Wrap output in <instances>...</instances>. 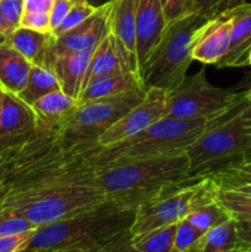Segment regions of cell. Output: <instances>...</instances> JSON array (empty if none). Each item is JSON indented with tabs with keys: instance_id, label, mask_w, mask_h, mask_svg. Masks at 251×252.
<instances>
[{
	"instance_id": "cell-1",
	"label": "cell",
	"mask_w": 251,
	"mask_h": 252,
	"mask_svg": "<svg viewBox=\"0 0 251 252\" xmlns=\"http://www.w3.org/2000/svg\"><path fill=\"white\" fill-rule=\"evenodd\" d=\"M100 145L64 148L53 130L37 128L15 150L11 171L0 185V218L44 225L107 201L93 154Z\"/></svg>"
},
{
	"instance_id": "cell-31",
	"label": "cell",
	"mask_w": 251,
	"mask_h": 252,
	"mask_svg": "<svg viewBox=\"0 0 251 252\" xmlns=\"http://www.w3.org/2000/svg\"><path fill=\"white\" fill-rule=\"evenodd\" d=\"M97 10V7L91 5L88 0H79L76 4L73 5L66 16L64 17L63 21L61 22L58 27L52 32L54 37H59L61 34L65 33L69 30L74 29L75 26L80 25L81 22L85 21L86 19L91 16L94 12Z\"/></svg>"
},
{
	"instance_id": "cell-11",
	"label": "cell",
	"mask_w": 251,
	"mask_h": 252,
	"mask_svg": "<svg viewBox=\"0 0 251 252\" xmlns=\"http://www.w3.org/2000/svg\"><path fill=\"white\" fill-rule=\"evenodd\" d=\"M37 128V118L31 106L17 95L5 93L0 106V155L21 148Z\"/></svg>"
},
{
	"instance_id": "cell-2",
	"label": "cell",
	"mask_w": 251,
	"mask_h": 252,
	"mask_svg": "<svg viewBox=\"0 0 251 252\" xmlns=\"http://www.w3.org/2000/svg\"><path fill=\"white\" fill-rule=\"evenodd\" d=\"M134 207L107 199L69 218L37 226L26 252L133 251Z\"/></svg>"
},
{
	"instance_id": "cell-47",
	"label": "cell",
	"mask_w": 251,
	"mask_h": 252,
	"mask_svg": "<svg viewBox=\"0 0 251 252\" xmlns=\"http://www.w3.org/2000/svg\"><path fill=\"white\" fill-rule=\"evenodd\" d=\"M248 63H249V65H251V51H250V54H249V59H248Z\"/></svg>"
},
{
	"instance_id": "cell-7",
	"label": "cell",
	"mask_w": 251,
	"mask_h": 252,
	"mask_svg": "<svg viewBox=\"0 0 251 252\" xmlns=\"http://www.w3.org/2000/svg\"><path fill=\"white\" fill-rule=\"evenodd\" d=\"M217 189L218 185L211 176L192 177L140 202L135 207L130 226L132 238L155 228L179 223L201 204L216 198Z\"/></svg>"
},
{
	"instance_id": "cell-27",
	"label": "cell",
	"mask_w": 251,
	"mask_h": 252,
	"mask_svg": "<svg viewBox=\"0 0 251 252\" xmlns=\"http://www.w3.org/2000/svg\"><path fill=\"white\" fill-rule=\"evenodd\" d=\"M230 218V214L216 198L201 204L186 217L189 223L204 231L224 223Z\"/></svg>"
},
{
	"instance_id": "cell-24",
	"label": "cell",
	"mask_w": 251,
	"mask_h": 252,
	"mask_svg": "<svg viewBox=\"0 0 251 252\" xmlns=\"http://www.w3.org/2000/svg\"><path fill=\"white\" fill-rule=\"evenodd\" d=\"M177 223L155 228L132 238V249L137 252H172Z\"/></svg>"
},
{
	"instance_id": "cell-45",
	"label": "cell",
	"mask_w": 251,
	"mask_h": 252,
	"mask_svg": "<svg viewBox=\"0 0 251 252\" xmlns=\"http://www.w3.org/2000/svg\"><path fill=\"white\" fill-rule=\"evenodd\" d=\"M246 97H248L249 102H250V105H251V86L248 89V90H246Z\"/></svg>"
},
{
	"instance_id": "cell-10",
	"label": "cell",
	"mask_w": 251,
	"mask_h": 252,
	"mask_svg": "<svg viewBox=\"0 0 251 252\" xmlns=\"http://www.w3.org/2000/svg\"><path fill=\"white\" fill-rule=\"evenodd\" d=\"M166 112L167 93L157 88L147 89L143 100L98 137V145L106 148L129 139L164 118Z\"/></svg>"
},
{
	"instance_id": "cell-17",
	"label": "cell",
	"mask_w": 251,
	"mask_h": 252,
	"mask_svg": "<svg viewBox=\"0 0 251 252\" xmlns=\"http://www.w3.org/2000/svg\"><path fill=\"white\" fill-rule=\"evenodd\" d=\"M53 42L54 36L52 32L43 33L21 26L5 38V43L21 53L27 61L31 62L32 65L38 66H52Z\"/></svg>"
},
{
	"instance_id": "cell-5",
	"label": "cell",
	"mask_w": 251,
	"mask_h": 252,
	"mask_svg": "<svg viewBox=\"0 0 251 252\" xmlns=\"http://www.w3.org/2000/svg\"><path fill=\"white\" fill-rule=\"evenodd\" d=\"M214 120L216 117L184 120L165 116L129 139L111 147H98L93 154V160L95 165H100L120 159H138L186 153L187 148Z\"/></svg>"
},
{
	"instance_id": "cell-34",
	"label": "cell",
	"mask_w": 251,
	"mask_h": 252,
	"mask_svg": "<svg viewBox=\"0 0 251 252\" xmlns=\"http://www.w3.org/2000/svg\"><path fill=\"white\" fill-rule=\"evenodd\" d=\"M20 26L37 32H43V33L52 32L49 14H43V12L24 11Z\"/></svg>"
},
{
	"instance_id": "cell-12",
	"label": "cell",
	"mask_w": 251,
	"mask_h": 252,
	"mask_svg": "<svg viewBox=\"0 0 251 252\" xmlns=\"http://www.w3.org/2000/svg\"><path fill=\"white\" fill-rule=\"evenodd\" d=\"M234 24V7L208 19L192 38V58L206 65H217L229 48Z\"/></svg>"
},
{
	"instance_id": "cell-32",
	"label": "cell",
	"mask_w": 251,
	"mask_h": 252,
	"mask_svg": "<svg viewBox=\"0 0 251 252\" xmlns=\"http://www.w3.org/2000/svg\"><path fill=\"white\" fill-rule=\"evenodd\" d=\"M0 7L4 21L10 33L20 27L22 14H24V0H0Z\"/></svg>"
},
{
	"instance_id": "cell-46",
	"label": "cell",
	"mask_w": 251,
	"mask_h": 252,
	"mask_svg": "<svg viewBox=\"0 0 251 252\" xmlns=\"http://www.w3.org/2000/svg\"><path fill=\"white\" fill-rule=\"evenodd\" d=\"M4 95H5V91L2 90L1 88H0V106H1V102H2V98H4Z\"/></svg>"
},
{
	"instance_id": "cell-23",
	"label": "cell",
	"mask_w": 251,
	"mask_h": 252,
	"mask_svg": "<svg viewBox=\"0 0 251 252\" xmlns=\"http://www.w3.org/2000/svg\"><path fill=\"white\" fill-rule=\"evenodd\" d=\"M57 90H61V85L53 68L32 65L26 86L17 96L31 106L42 96Z\"/></svg>"
},
{
	"instance_id": "cell-38",
	"label": "cell",
	"mask_w": 251,
	"mask_h": 252,
	"mask_svg": "<svg viewBox=\"0 0 251 252\" xmlns=\"http://www.w3.org/2000/svg\"><path fill=\"white\" fill-rule=\"evenodd\" d=\"M238 245L236 252H251V220H235Z\"/></svg>"
},
{
	"instance_id": "cell-42",
	"label": "cell",
	"mask_w": 251,
	"mask_h": 252,
	"mask_svg": "<svg viewBox=\"0 0 251 252\" xmlns=\"http://www.w3.org/2000/svg\"><path fill=\"white\" fill-rule=\"evenodd\" d=\"M9 34H10V31L9 29H7L6 24H5L4 17H2V14H1V7H0V43L5 42V38H6Z\"/></svg>"
},
{
	"instance_id": "cell-21",
	"label": "cell",
	"mask_w": 251,
	"mask_h": 252,
	"mask_svg": "<svg viewBox=\"0 0 251 252\" xmlns=\"http://www.w3.org/2000/svg\"><path fill=\"white\" fill-rule=\"evenodd\" d=\"M142 89L145 88L143 86L142 80L137 73H134V71H121V73L103 76V78L91 81L81 91L76 103L81 105V103L90 102V101L112 97V96L129 93V91L142 90Z\"/></svg>"
},
{
	"instance_id": "cell-28",
	"label": "cell",
	"mask_w": 251,
	"mask_h": 252,
	"mask_svg": "<svg viewBox=\"0 0 251 252\" xmlns=\"http://www.w3.org/2000/svg\"><path fill=\"white\" fill-rule=\"evenodd\" d=\"M206 231L189 223L186 218L177 223L172 252H201Z\"/></svg>"
},
{
	"instance_id": "cell-26",
	"label": "cell",
	"mask_w": 251,
	"mask_h": 252,
	"mask_svg": "<svg viewBox=\"0 0 251 252\" xmlns=\"http://www.w3.org/2000/svg\"><path fill=\"white\" fill-rule=\"evenodd\" d=\"M216 199L235 220H251V196L228 187H219Z\"/></svg>"
},
{
	"instance_id": "cell-44",
	"label": "cell",
	"mask_w": 251,
	"mask_h": 252,
	"mask_svg": "<svg viewBox=\"0 0 251 252\" xmlns=\"http://www.w3.org/2000/svg\"><path fill=\"white\" fill-rule=\"evenodd\" d=\"M89 2H90L91 5H94V6L98 7V6H102V5L107 4V2H110L111 0H88Z\"/></svg>"
},
{
	"instance_id": "cell-14",
	"label": "cell",
	"mask_w": 251,
	"mask_h": 252,
	"mask_svg": "<svg viewBox=\"0 0 251 252\" xmlns=\"http://www.w3.org/2000/svg\"><path fill=\"white\" fill-rule=\"evenodd\" d=\"M135 4L137 68L139 75L143 65L159 43L167 22L160 0H135Z\"/></svg>"
},
{
	"instance_id": "cell-6",
	"label": "cell",
	"mask_w": 251,
	"mask_h": 252,
	"mask_svg": "<svg viewBox=\"0 0 251 252\" xmlns=\"http://www.w3.org/2000/svg\"><path fill=\"white\" fill-rule=\"evenodd\" d=\"M206 21L196 14H187L166 25L159 43L140 70L145 89L157 88L169 94L184 83L193 61L192 38Z\"/></svg>"
},
{
	"instance_id": "cell-35",
	"label": "cell",
	"mask_w": 251,
	"mask_h": 252,
	"mask_svg": "<svg viewBox=\"0 0 251 252\" xmlns=\"http://www.w3.org/2000/svg\"><path fill=\"white\" fill-rule=\"evenodd\" d=\"M37 225L22 218H0V236L33 230Z\"/></svg>"
},
{
	"instance_id": "cell-33",
	"label": "cell",
	"mask_w": 251,
	"mask_h": 252,
	"mask_svg": "<svg viewBox=\"0 0 251 252\" xmlns=\"http://www.w3.org/2000/svg\"><path fill=\"white\" fill-rule=\"evenodd\" d=\"M33 230L0 236V252H26Z\"/></svg>"
},
{
	"instance_id": "cell-15",
	"label": "cell",
	"mask_w": 251,
	"mask_h": 252,
	"mask_svg": "<svg viewBox=\"0 0 251 252\" xmlns=\"http://www.w3.org/2000/svg\"><path fill=\"white\" fill-rule=\"evenodd\" d=\"M135 0H112L110 32L117 41L128 66L138 74Z\"/></svg>"
},
{
	"instance_id": "cell-39",
	"label": "cell",
	"mask_w": 251,
	"mask_h": 252,
	"mask_svg": "<svg viewBox=\"0 0 251 252\" xmlns=\"http://www.w3.org/2000/svg\"><path fill=\"white\" fill-rule=\"evenodd\" d=\"M54 0H24V11L51 14Z\"/></svg>"
},
{
	"instance_id": "cell-9",
	"label": "cell",
	"mask_w": 251,
	"mask_h": 252,
	"mask_svg": "<svg viewBox=\"0 0 251 252\" xmlns=\"http://www.w3.org/2000/svg\"><path fill=\"white\" fill-rule=\"evenodd\" d=\"M245 91L223 89L209 84L203 68L167 94L166 116L174 118H214L235 105Z\"/></svg>"
},
{
	"instance_id": "cell-29",
	"label": "cell",
	"mask_w": 251,
	"mask_h": 252,
	"mask_svg": "<svg viewBox=\"0 0 251 252\" xmlns=\"http://www.w3.org/2000/svg\"><path fill=\"white\" fill-rule=\"evenodd\" d=\"M211 177L219 187H238L251 185V160H245L230 167H226L212 175Z\"/></svg>"
},
{
	"instance_id": "cell-25",
	"label": "cell",
	"mask_w": 251,
	"mask_h": 252,
	"mask_svg": "<svg viewBox=\"0 0 251 252\" xmlns=\"http://www.w3.org/2000/svg\"><path fill=\"white\" fill-rule=\"evenodd\" d=\"M235 219L230 218L206 231L201 252H236Z\"/></svg>"
},
{
	"instance_id": "cell-19",
	"label": "cell",
	"mask_w": 251,
	"mask_h": 252,
	"mask_svg": "<svg viewBox=\"0 0 251 252\" xmlns=\"http://www.w3.org/2000/svg\"><path fill=\"white\" fill-rule=\"evenodd\" d=\"M94 51L81 49L74 51L65 56L57 57L52 68L58 78L61 90L78 101L83 88L84 78L90 63Z\"/></svg>"
},
{
	"instance_id": "cell-22",
	"label": "cell",
	"mask_w": 251,
	"mask_h": 252,
	"mask_svg": "<svg viewBox=\"0 0 251 252\" xmlns=\"http://www.w3.org/2000/svg\"><path fill=\"white\" fill-rule=\"evenodd\" d=\"M32 63L21 53L2 42L0 43V88L5 93L19 95L27 84Z\"/></svg>"
},
{
	"instance_id": "cell-30",
	"label": "cell",
	"mask_w": 251,
	"mask_h": 252,
	"mask_svg": "<svg viewBox=\"0 0 251 252\" xmlns=\"http://www.w3.org/2000/svg\"><path fill=\"white\" fill-rule=\"evenodd\" d=\"M241 2L245 0H186V10L187 14H196L208 20Z\"/></svg>"
},
{
	"instance_id": "cell-3",
	"label": "cell",
	"mask_w": 251,
	"mask_h": 252,
	"mask_svg": "<svg viewBox=\"0 0 251 252\" xmlns=\"http://www.w3.org/2000/svg\"><path fill=\"white\" fill-rule=\"evenodd\" d=\"M96 175L107 199L137 207L164 189L192 179L186 153L120 159L96 165Z\"/></svg>"
},
{
	"instance_id": "cell-4",
	"label": "cell",
	"mask_w": 251,
	"mask_h": 252,
	"mask_svg": "<svg viewBox=\"0 0 251 252\" xmlns=\"http://www.w3.org/2000/svg\"><path fill=\"white\" fill-rule=\"evenodd\" d=\"M250 105L246 91L229 110L216 117L212 125L187 148L189 174L212 176L251 158V135L243 126V112Z\"/></svg>"
},
{
	"instance_id": "cell-36",
	"label": "cell",
	"mask_w": 251,
	"mask_h": 252,
	"mask_svg": "<svg viewBox=\"0 0 251 252\" xmlns=\"http://www.w3.org/2000/svg\"><path fill=\"white\" fill-rule=\"evenodd\" d=\"M79 0H54L53 7H52L51 14H49L52 32L61 25V22L63 21V19L69 12V10Z\"/></svg>"
},
{
	"instance_id": "cell-37",
	"label": "cell",
	"mask_w": 251,
	"mask_h": 252,
	"mask_svg": "<svg viewBox=\"0 0 251 252\" xmlns=\"http://www.w3.org/2000/svg\"><path fill=\"white\" fill-rule=\"evenodd\" d=\"M160 2L167 24L187 15L186 0H160Z\"/></svg>"
},
{
	"instance_id": "cell-40",
	"label": "cell",
	"mask_w": 251,
	"mask_h": 252,
	"mask_svg": "<svg viewBox=\"0 0 251 252\" xmlns=\"http://www.w3.org/2000/svg\"><path fill=\"white\" fill-rule=\"evenodd\" d=\"M15 161V152L9 153V154L0 155V185L4 182L7 175L11 171Z\"/></svg>"
},
{
	"instance_id": "cell-43",
	"label": "cell",
	"mask_w": 251,
	"mask_h": 252,
	"mask_svg": "<svg viewBox=\"0 0 251 252\" xmlns=\"http://www.w3.org/2000/svg\"><path fill=\"white\" fill-rule=\"evenodd\" d=\"M228 189H238V191L244 192V193L250 194V196H251V185H245V186H238V187H228Z\"/></svg>"
},
{
	"instance_id": "cell-20",
	"label": "cell",
	"mask_w": 251,
	"mask_h": 252,
	"mask_svg": "<svg viewBox=\"0 0 251 252\" xmlns=\"http://www.w3.org/2000/svg\"><path fill=\"white\" fill-rule=\"evenodd\" d=\"M76 100L62 90L53 91L31 105L37 118V126L42 129L57 132L76 107Z\"/></svg>"
},
{
	"instance_id": "cell-41",
	"label": "cell",
	"mask_w": 251,
	"mask_h": 252,
	"mask_svg": "<svg viewBox=\"0 0 251 252\" xmlns=\"http://www.w3.org/2000/svg\"><path fill=\"white\" fill-rule=\"evenodd\" d=\"M243 126L245 132L251 135V105H249L243 112ZM249 160H251V158Z\"/></svg>"
},
{
	"instance_id": "cell-18",
	"label": "cell",
	"mask_w": 251,
	"mask_h": 252,
	"mask_svg": "<svg viewBox=\"0 0 251 252\" xmlns=\"http://www.w3.org/2000/svg\"><path fill=\"white\" fill-rule=\"evenodd\" d=\"M121 71H133L128 66L125 56L118 46L117 41L111 32L106 34L105 38L98 43L91 56L85 78H84L81 91L96 79L112 75ZM135 73V71H134ZM81 94V93H80Z\"/></svg>"
},
{
	"instance_id": "cell-16",
	"label": "cell",
	"mask_w": 251,
	"mask_h": 252,
	"mask_svg": "<svg viewBox=\"0 0 251 252\" xmlns=\"http://www.w3.org/2000/svg\"><path fill=\"white\" fill-rule=\"evenodd\" d=\"M251 51V2L234 6V24L230 43L225 56L217 64L218 68H240L249 65Z\"/></svg>"
},
{
	"instance_id": "cell-13",
	"label": "cell",
	"mask_w": 251,
	"mask_h": 252,
	"mask_svg": "<svg viewBox=\"0 0 251 252\" xmlns=\"http://www.w3.org/2000/svg\"><path fill=\"white\" fill-rule=\"evenodd\" d=\"M111 1L102 6H98L97 10L80 25L69 30L59 37H54L53 47H52L53 62L57 57L65 56L74 51H81V49L95 51L98 43L110 32Z\"/></svg>"
},
{
	"instance_id": "cell-8",
	"label": "cell",
	"mask_w": 251,
	"mask_h": 252,
	"mask_svg": "<svg viewBox=\"0 0 251 252\" xmlns=\"http://www.w3.org/2000/svg\"><path fill=\"white\" fill-rule=\"evenodd\" d=\"M145 93L147 90L142 89L76 105L65 122L57 130L61 144L68 149L98 145V137L139 103Z\"/></svg>"
}]
</instances>
